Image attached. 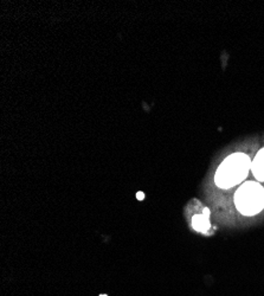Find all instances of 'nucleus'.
Wrapping results in <instances>:
<instances>
[{"label":"nucleus","mask_w":264,"mask_h":296,"mask_svg":"<svg viewBox=\"0 0 264 296\" xmlns=\"http://www.w3.org/2000/svg\"><path fill=\"white\" fill-rule=\"evenodd\" d=\"M252 161L243 153H235L225 159L216 172V184L220 188H230L247 178Z\"/></svg>","instance_id":"obj_1"},{"label":"nucleus","mask_w":264,"mask_h":296,"mask_svg":"<svg viewBox=\"0 0 264 296\" xmlns=\"http://www.w3.org/2000/svg\"><path fill=\"white\" fill-rule=\"evenodd\" d=\"M237 210L246 216H254L264 209V188L261 184L248 182L235 194Z\"/></svg>","instance_id":"obj_2"},{"label":"nucleus","mask_w":264,"mask_h":296,"mask_svg":"<svg viewBox=\"0 0 264 296\" xmlns=\"http://www.w3.org/2000/svg\"><path fill=\"white\" fill-rule=\"evenodd\" d=\"M251 171L256 179L259 182H264V148L257 153V155L251 163Z\"/></svg>","instance_id":"obj_3"},{"label":"nucleus","mask_w":264,"mask_h":296,"mask_svg":"<svg viewBox=\"0 0 264 296\" xmlns=\"http://www.w3.org/2000/svg\"><path fill=\"white\" fill-rule=\"evenodd\" d=\"M192 225L193 228L197 230V231L200 232H206L210 229V221L209 217L202 214V216H199V214H196L192 219Z\"/></svg>","instance_id":"obj_4"},{"label":"nucleus","mask_w":264,"mask_h":296,"mask_svg":"<svg viewBox=\"0 0 264 296\" xmlns=\"http://www.w3.org/2000/svg\"><path fill=\"white\" fill-rule=\"evenodd\" d=\"M144 197H145V195H144L143 192H137V194H136L137 199H144Z\"/></svg>","instance_id":"obj_5"},{"label":"nucleus","mask_w":264,"mask_h":296,"mask_svg":"<svg viewBox=\"0 0 264 296\" xmlns=\"http://www.w3.org/2000/svg\"><path fill=\"white\" fill-rule=\"evenodd\" d=\"M101 296H107V295H101Z\"/></svg>","instance_id":"obj_6"}]
</instances>
